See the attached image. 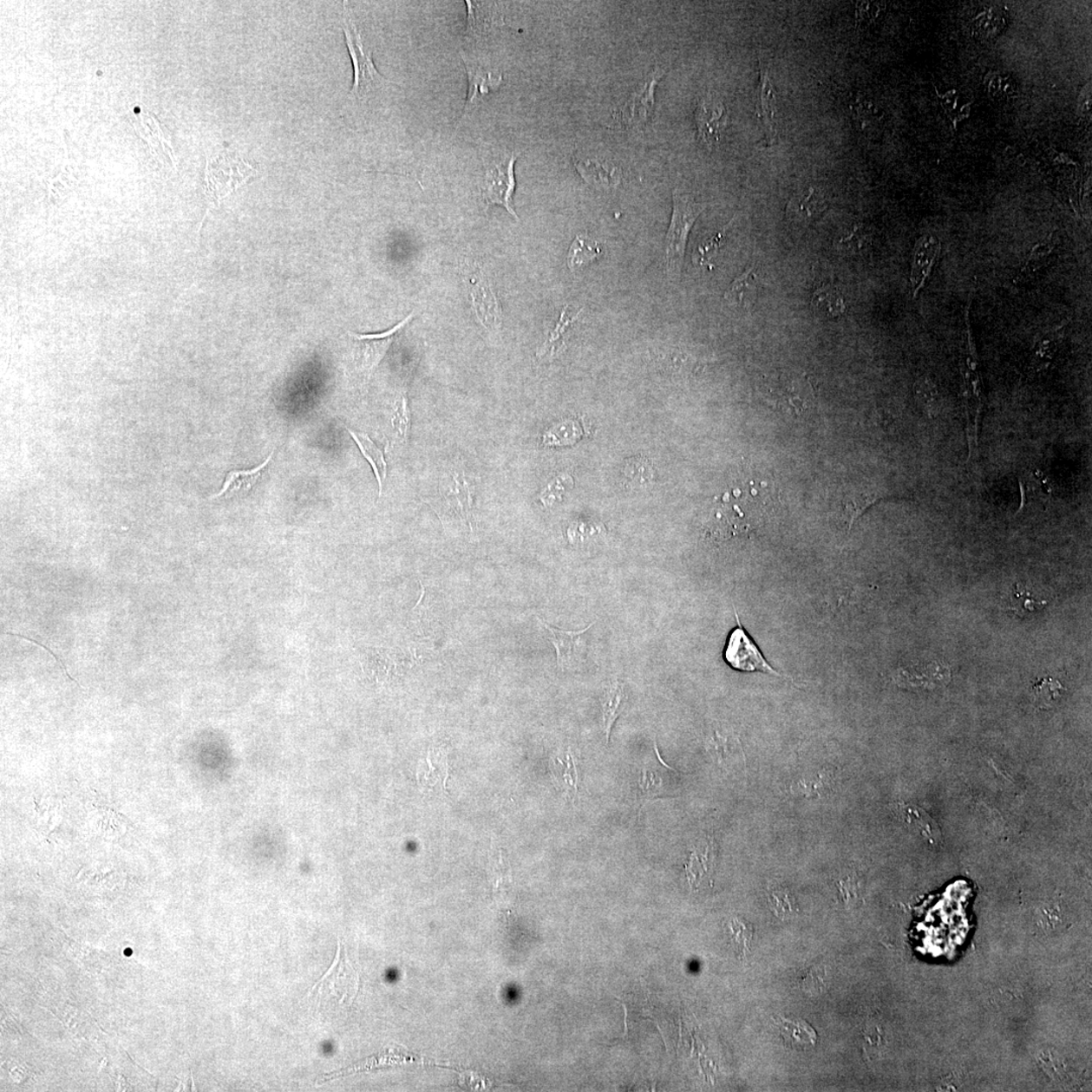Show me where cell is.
Returning a JSON list of instances; mask_svg holds the SVG:
<instances>
[{
    "label": "cell",
    "mask_w": 1092,
    "mask_h": 1092,
    "mask_svg": "<svg viewBox=\"0 0 1092 1092\" xmlns=\"http://www.w3.org/2000/svg\"><path fill=\"white\" fill-rule=\"evenodd\" d=\"M461 57L468 73V88L466 107L463 109L461 120L457 125L467 119L468 115L477 108L487 95L499 89L503 82L501 72L493 70L490 66L468 57L465 52H461Z\"/></svg>",
    "instance_id": "9"
},
{
    "label": "cell",
    "mask_w": 1092,
    "mask_h": 1092,
    "mask_svg": "<svg viewBox=\"0 0 1092 1092\" xmlns=\"http://www.w3.org/2000/svg\"><path fill=\"white\" fill-rule=\"evenodd\" d=\"M359 984H361L359 975L352 967L346 951L343 949L339 942L332 966L317 982L310 994L337 997L340 1004H351L357 996Z\"/></svg>",
    "instance_id": "6"
},
{
    "label": "cell",
    "mask_w": 1092,
    "mask_h": 1092,
    "mask_svg": "<svg viewBox=\"0 0 1092 1092\" xmlns=\"http://www.w3.org/2000/svg\"><path fill=\"white\" fill-rule=\"evenodd\" d=\"M811 306L816 314L825 318H838L846 313V304L840 291L832 284L821 285L811 298Z\"/></svg>",
    "instance_id": "29"
},
{
    "label": "cell",
    "mask_w": 1092,
    "mask_h": 1092,
    "mask_svg": "<svg viewBox=\"0 0 1092 1092\" xmlns=\"http://www.w3.org/2000/svg\"><path fill=\"white\" fill-rule=\"evenodd\" d=\"M573 164L581 178L592 186L610 189L620 183L621 174L618 168L590 160H573Z\"/></svg>",
    "instance_id": "22"
},
{
    "label": "cell",
    "mask_w": 1092,
    "mask_h": 1092,
    "mask_svg": "<svg viewBox=\"0 0 1092 1092\" xmlns=\"http://www.w3.org/2000/svg\"><path fill=\"white\" fill-rule=\"evenodd\" d=\"M1047 604V601L1036 600L1029 590L1023 588L1021 585H1017L1011 592L1009 608L1017 615L1026 616L1043 608Z\"/></svg>",
    "instance_id": "36"
},
{
    "label": "cell",
    "mask_w": 1092,
    "mask_h": 1092,
    "mask_svg": "<svg viewBox=\"0 0 1092 1092\" xmlns=\"http://www.w3.org/2000/svg\"><path fill=\"white\" fill-rule=\"evenodd\" d=\"M826 210L825 201L819 192L809 188L808 193L793 198L787 206V215L798 223H808Z\"/></svg>",
    "instance_id": "26"
},
{
    "label": "cell",
    "mask_w": 1092,
    "mask_h": 1092,
    "mask_svg": "<svg viewBox=\"0 0 1092 1092\" xmlns=\"http://www.w3.org/2000/svg\"><path fill=\"white\" fill-rule=\"evenodd\" d=\"M1063 690V685H1061L1056 680H1041L1038 683V685L1034 688L1035 701L1036 705L1042 707V709H1049V707H1051L1057 703V700L1061 696V691Z\"/></svg>",
    "instance_id": "39"
},
{
    "label": "cell",
    "mask_w": 1092,
    "mask_h": 1092,
    "mask_svg": "<svg viewBox=\"0 0 1092 1092\" xmlns=\"http://www.w3.org/2000/svg\"><path fill=\"white\" fill-rule=\"evenodd\" d=\"M516 151L499 154L485 163V178L481 193L487 206H501L517 221L520 218L514 209L513 195L516 188L515 162L520 157Z\"/></svg>",
    "instance_id": "4"
},
{
    "label": "cell",
    "mask_w": 1092,
    "mask_h": 1092,
    "mask_svg": "<svg viewBox=\"0 0 1092 1092\" xmlns=\"http://www.w3.org/2000/svg\"><path fill=\"white\" fill-rule=\"evenodd\" d=\"M469 294L477 318L487 330H498L502 326V306L490 279L481 271H473L468 278Z\"/></svg>",
    "instance_id": "10"
},
{
    "label": "cell",
    "mask_w": 1092,
    "mask_h": 1092,
    "mask_svg": "<svg viewBox=\"0 0 1092 1092\" xmlns=\"http://www.w3.org/2000/svg\"><path fill=\"white\" fill-rule=\"evenodd\" d=\"M673 215L664 243L667 271L670 278H679L684 265L689 234L696 219L705 209L695 203L689 195L675 189L673 192Z\"/></svg>",
    "instance_id": "1"
},
{
    "label": "cell",
    "mask_w": 1092,
    "mask_h": 1092,
    "mask_svg": "<svg viewBox=\"0 0 1092 1092\" xmlns=\"http://www.w3.org/2000/svg\"><path fill=\"white\" fill-rule=\"evenodd\" d=\"M600 255L599 243L588 234L578 235L567 254V265L572 272H576L599 258Z\"/></svg>",
    "instance_id": "30"
},
{
    "label": "cell",
    "mask_w": 1092,
    "mask_h": 1092,
    "mask_svg": "<svg viewBox=\"0 0 1092 1092\" xmlns=\"http://www.w3.org/2000/svg\"><path fill=\"white\" fill-rule=\"evenodd\" d=\"M626 703L627 694L624 683L618 678L610 680L602 697L603 728L607 742L613 725L624 712Z\"/></svg>",
    "instance_id": "20"
},
{
    "label": "cell",
    "mask_w": 1092,
    "mask_h": 1092,
    "mask_svg": "<svg viewBox=\"0 0 1092 1092\" xmlns=\"http://www.w3.org/2000/svg\"><path fill=\"white\" fill-rule=\"evenodd\" d=\"M732 222H734V219H731V221L721 231H718L717 233L712 235L709 238V239H706L700 244L696 252H695L693 255V261L695 264L700 266L709 267L710 270H712L713 259L716 258L719 249H721L722 244L725 239V236H727L728 229H729Z\"/></svg>",
    "instance_id": "34"
},
{
    "label": "cell",
    "mask_w": 1092,
    "mask_h": 1092,
    "mask_svg": "<svg viewBox=\"0 0 1092 1092\" xmlns=\"http://www.w3.org/2000/svg\"><path fill=\"white\" fill-rule=\"evenodd\" d=\"M441 491L449 507L459 513L463 520L471 524L473 500L466 474L455 471L445 475L441 483Z\"/></svg>",
    "instance_id": "14"
},
{
    "label": "cell",
    "mask_w": 1092,
    "mask_h": 1092,
    "mask_svg": "<svg viewBox=\"0 0 1092 1092\" xmlns=\"http://www.w3.org/2000/svg\"><path fill=\"white\" fill-rule=\"evenodd\" d=\"M1066 331L1067 324L1063 323V325L1042 334L1036 339L1030 361L1029 369L1032 374H1040L1051 365L1061 344L1063 343Z\"/></svg>",
    "instance_id": "17"
},
{
    "label": "cell",
    "mask_w": 1092,
    "mask_h": 1092,
    "mask_svg": "<svg viewBox=\"0 0 1092 1092\" xmlns=\"http://www.w3.org/2000/svg\"><path fill=\"white\" fill-rule=\"evenodd\" d=\"M915 396L926 412L935 413L938 407V392L936 383L930 377L919 378L914 387Z\"/></svg>",
    "instance_id": "37"
},
{
    "label": "cell",
    "mask_w": 1092,
    "mask_h": 1092,
    "mask_svg": "<svg viewBox=\"0 0 1092 1092\" xmlns=\"http://www.w3.org/2000/svg\"><path fill=\"white\" fill-rule=\"evenodd\" d=\"M209 163L207 169V191L213 203L221 200L252 178L258 170L242 160L219 157Z\"/></svg>",
    "instance_id": "7"
},
{
    "label": "cell",
    "mask_w": 1092,
    "mask_h": 1092,
    "mask_svg": "<svg viewBox=\"0 0 1092 1092\" xmlns=\"http://www.w3.org/2000/svg\"><path fill=\"white\" fill-rule=\"evenodd\" d=\"M344 12L343 27L353 69H355V82H353L350 96L363 100L371 91L393 82L388 81L376 70L374 59H372V52L364 45L363 36L358 32L345 5Z\"/></svg>",
    "instance_id": "2"
},
{
    "label": "cell",
    "mask_w": 1092,
    "mask_h": 1092,
    "mask_svg": "<svg viewBox=\"0 0 1092 1092\" xmlns=\"http://www.w3.org/2000/svg\"><path fill=\"white\" fill-rule=\"evenodd\" d=\"M776 1026L780 1039L782 1040L784 1045L796 1051L810 1050L819 1041L816 1030L801 1018L781 1017L778 1018Z\"/></svg>",
    "instance_id": "15"
},
{
    "label": "cell",
    "mask_w": 1092,
    "mask_h": 1092,
    "mask_svg": "<svg viewBox=\"0 0 1092 1092\" xmlns=\"http://www.w3.org/2000/svg\"><path fill=\"white\" fill-rule=\"evenodd\" d=\"M493 863H494L493 874H494V877H495V883H499L500 881L502 882L503 878H507L508 879L510 869H509L508 864L504 861V859L502 857V853H499L497 861L496 862L494 861Z\"/></svg>",
    "instance_id": "46"
},
{
    "label": "cell",
    "mask_w": 1092,
    "mask_h": 1092,
    "mask_svg": "<svg viewBox=\"0 0 1092 1092\" xmlns=\"http://www.w3.org/2000/svg\"><path fill=\"white\" fill-rule=\"evenodd\" d=\"M870 243L871 238L868 232L861 226H856L849 235L841 238L837 244V248L846 253L861 254L870 247Z\"/></svg>",
    "instance_id": "38"
},
{
    "label": "cell",
    "mask_w": 1092,
    "mask_h": 1092,
    "mask_svg": "<svg viewBox=\"0 0 1092 1092\" xmlns=\"http://www.w3.org/2000/svg\"><path fill=\"white\" fill-rule=\"evenodd\" d=\"M938 97L941 99L945 112L947 113L950 120L953 121L954 127H956L960 121L968 117L970 112V103H965V105L960 106V95L958 94L956 90L949 91V93L945 95H938Z\"/></svg>",
    "instance_id": "43"
},
{
    "label": "cell",
    "mask_w": 1092,
    "mask_h": 1092,
    "mask_svg": "<svg viewBox=\"0 0 1092 1092\" xmlns=\"http://www.w3.org/2000/svg\"><path fill=\"white\" fill-rule=\"evenodd\" d=\"M758 115L762 125L771 138L775 135L774 129V113H775V91L772 87L770 79L768 77V72L761 69L760 87H759V101H758Z\"/></svg>",
    "instance_id": "32"
},
{
    "label": "cell",
    "mask_w": 1092,
    "mask_h": 1092,
    "mask_svg": "<svg viewBox=\"0 0 1092 1092\" xmlns=\"http://www.w3.org/2000/svg\"><path fill=\"white\" fill-rule=\"evenodd\" d=\"M412 313L389 330L376 334L349 332L352 340L351 365L353 371L363 383L369 382L386 356L390 345L405 330L414 319Z\"/></svg>",
    "instance_id": "3"
},
{
    "label": "cell",
    "mask_w": 1092,
    "mask_h": 1092,
    "mask_svg": "<svg viewBox=\"0 0 1092 1092\" xmlns=\"http://www.w3.org/2000/svg\"><path fill=\"white\" fill-rule=\"evenodd\" d=\"M772 901L774 907L778 911V914L785 915L793 912L788 893H775L772 895Z\"/></svg>",
    "instance_id": "45"
},
{
    "label": "cell",
    "mask_w": 1092,
    "mask_h": 1092,
    "mask_svg": "<svg viewBox=\"0 0 1092 1092\" xmlns=\"http://www.w3.org/2000/svg\"><path fill=\"white\" fill-rule=\"evenodd\" d=\"M468 22L466 34L474 40H484L494 28L502 26L503 16L496 3L466 2Z\"/></svg>",
    "instance_id": "13"
},
{
    "label": "cell",
    "mask_w": 1092,
    "mask_h": 1092,
    "mask_svg": "<svg viewBox=\"0 0 1092 1092\" xmlns=\"http://www.w3.org/2000/svg\"><path fill=\"white\" fill-rule=\"evenodd\" d=\"M572 480L569 474H560L555 478L552 483H549L544 492L541 493L540 499L542 504L546 507H551L553 504L559 502L566 493L572 487Z\"/></svg>",
    "instance_id": "41"
},
{
    "label": "cell",
    "mask_w": 1092,
    "mask_h": 1092,
    "mask_svg": "<svg viewBox=\"0 0 1092 1092\" xmlns=\"http://www.w3.org/2000/svg\"><path fill=\"white\" fill-rule=\"evenodd\" d=\"M273 457L272 453L268 455L265 462L252 469H242V471H231L226 475V480L222 490L212 498L216 499L226 495H233L236 493H247L252 491L258 485L262 474Z\"/></svg>",
    "instance_id": "23"
},
{
    "label": "cell",
    "mask_w": 1092,
    "mask_h": 1092,
    "mask_svg": "<svg viewBox=\"0 0 1092 1092\" xmlns=\"http://www.w3.org/2000/svg\"><path fill=\"white\" fill-rule=\"evenodd\" d=\"M901 687L936 688L948 684L950 670L942 664H931L925 668L900 669L894 677Z\"/></svg>",
    "instance_id": "16"
},
{
    "label": "cell",
    "mask_w": 1092,
    "mask_h": 1092,
    "mask_svg": "<svg viewBox=\"0 0 1092 1092\" xmlns=\"http://www.w3.org/2000/svg\"><path fill=\"white\" fill-rule=\"evenodd\" d=\"M758 284L756 267H749L732 282L729 290L725 291L724 300L738 308L752 307L758 297Z\"/></svg>",
    "instance_id": "21"
},
{
    "label": "cell",
    "mask_w": 1092,
    "mask_h": 1092,
    "mask_svg": "<svg viewBox=\"0 0 1092 1092\" xmlns=\"http://www.w3.org/2000/svg\"><path fill=\"white\" fill-rule=\"evenodd\" d=\"M1090 101L1091 100H1090V90H1089V93H1083V95H1082L1081 96V101H1079V108L1082 109V112L1088 114L1090 111Z\"/></svg>",
    "instance_id": "47"
},
{
    "label": "cell",
    "mask_w": 1092,
    "mask_h": 1092,
    "mask_svg": "<svg viewBox=\"0 0 1092 1092\" xmlns=\"http://www.w3.org/2000/svg\"><path fill=\"white\" fill-rule=\"evenodd\" d=\"M826 982L825 971H822L820 968H814L809 970L805 978H802V988L807 992H809L811 996H814V994L817 996V994L822 992L823 987H826Z\"/></svg>",
    "instance_id": "44"
},
{
    "label": "cell",
    "mask_w": 1092,
    "mask_h": 1092,
    "mask_svg": "<svg viewBox=\"0 0 1092 1092\" xmlns=\"http://www.w3.org/2000/svg\"><path fill=\"white\" fill-rule=\"evenodd\" d=\"M539 621L547 631L549 640L557 651L559 667L566 670L575 666L583 657L585 648V633L594 624L579 631H566L548 625L544 620L539 619Z\"/></svg>",
    "instance_id": "12"
},
{
    "label": "cell",
    "mask_w": 1092,
    "mask_h": 1092,
    "mask_svg": "<svg viewBox=\"0 0 1092 1092\" xmlns=\"http://www.w3.org/2000/svg\"><path fill=\"white\" fill-rule=\"evenodd\" d=\"M390 421H392V426L396 437L398 438L402 443H405L407 441L409 430H410L411 425V413L410 409H409L407 395L405 392H401L398 396H396L393 406L392 420Z\"/></svg>",
    "instance_id": "35"
},
{
    "label": "cell",
    "mask_w": 1092,
    "mask_h": 1092,
    "mask_svg": "<svg viewBox=\"0 0 1092 1092\" xmlns=\"http://www.w3.org/2000/svg\"><path fill=\"white\" fill-rule=\"evenodd\" d=\"M1056 249L1057 239L1053 235L1036 244L1015 278V284L1023 285L1032 282L1050 264Z\"/></svg>",
    "instance_id": "18"
},
{
    "label": "cell",
    "mask_w": 1092,
    "mask_h": 1092,
    "mask_svg": "<svg viewBox=\"0 0 1092 1092\" xmlns=\"http://www.w3.org/2000/svg\"><path fill=\"white\" fill-rule=\"evenodd\" d=\"M729 931L731 932L732 944H734L737 954L746 957L753 939V927L749 925L746 921L734 919L729 923Z\"/></svg>",
    "instance_id": "40"
},
{
    "label": "cell",
    "mask_w": 1092,
    "mask_h": 1092,
    "mask_svg": "<svg viewBox=\"0 0 1092 1092\" xmlns=\"http://www.w3.org/2000/svg\"><path fill=\"white\" fill-rule=\"evenodd\" d=\"M883 498V493L878 487H860L858 489L852 490L847 494L844 499V516L847 527L852 528L853 524L861 516L870 506L879 501Z\"/></svg>",
    "instance_id": "24"
},
{
    "label": "cell",
    "mask_w": 1092,
    "mask_h": 1092,
    "mask_svg": "<svg viewBox=\"0 0 1092 1092\" xmlns=\"http://www.w3.org/2000/svg\"><path fill=\"white\" fill-rule=\"evenodd\" d=\"M581 435V429L575 421H564L546 431L544 435V444L548 447L570 445L575 443Z\"/></svg>",
    "instance_id": "33"
},
{
    "label": "cell",
    "mask_w": 1092,
    "mask_h": 1092,
    "mask_svg": "<svg viewBox=\"0 0 1092 1092\" xmlns=\"http://www.w3.org/2000/svg\"><path fill=\"white\" fill-rule=\"evenodd\" d=\"M581 312L582 311H579V312L576 315H572L570 308L567 306L561 311L557 325H555L553 331L548 334L545 343L540 346V349L538 351V357L539 359H553L558 357L561 352L566 350V346L565 334L567 330H569V328L573 324V323L579 319Z\"/></svg>",
    "instance_id": "25"
},
{
    "label": "cell",
    "mask_w": 1092,
    "mask_h": 1092,
    "mask_svg": "<svg viewBox=\"0 0 1092 1092\" xmlns=\"http://www.w3.org/2000/svg\"><path fill=\"white\" fill-rule=\"evenodd\" d=\"M553 774L558 786L566 793V797L572 801H575L578 793V772L575 756L571 749L555 756L553 762Z\"/></svg>",
    "instance_id": "27"
},
{
    "label": "cell",
    "mask_w": 1092,
    "mask_h": 1092,
    "mask_svg": "<svg viewBox=\"0 0 1092 1092\" xmlns=\"http://www.w3.org/2000/svg\"><path fill=\"white\" fill-rule=\"evenodd\" d=\"M985 87L990 94L997 97H1011L1017 93V85L1014 79L1010 76L998 75V73H990L984 81Z\"/></svg>",
    "instance_id": "42"
},
{
    "label": "cell",
    "mask_w": 1092,
    "mask_h": 1092,
    "mask_svg": "<svg viewBox=\"0 0 1092 1092\" xmlns=\"http://www.w3.org/2000/svg\"><path fill=\"white\" fill-rule=\"evenodd\" d=\"M736 627L730 632L723 651V658L729 666L740 672L766 673L780 678L790 679L775 670L766 660L748 632L743 630L740 618L736 611Z\"/></svg>",
    "instance_id": "5"
},
{
    "label": "cell",
    "mask_w": 1092,
    "mask_h": 1092,
    "mask_svg": "<svg viewBox=\"0 0 1092 1092\" xmlns=\"http://www.w3.org/2000/svg\"><path fill=\"white\" fill-rule=\"evenodd\" d=\"M347 431L350 432L353 441L356 442L358 448L361 449L362 454L364 456V459L370 463L372 471H374L378 483V487H380L381 497L383 494V481L387 479L388 474V465L382 449L378 448L377 445L371 441L369 436L365 435V433L353 431L349 428H347Z\"/></svg>",
    "instance_id": "28"
},
{
    "label": "cell",
    "mask_w": 1092,
    "mask_h": 1092,
    "mask_svg": "<svg viewBox=\"0 0 1092 1092\" xmlns=\"http://www.w3.org/2000/svg\"><path fill=\"white\" fill-rule=\"evenodd\" d=\"M728 111L722 101L711 96L701 100L695 112V121L701 141L709 147L718 144L728 125Z\"/></svg>",
    "instance_id": "11"
},
{
    "label": "cell",
    "mask_w": 1092,
    "mask_h": 1092,
    "mask_svg": "<svg viewBox=\"0 0 1092 1092\" xmlns=\"http://www.w3.org/2000/svg\"><path fill=\"white\" fill-rule=\"evenodd\" d=\"M939 252V242L936 237L925 236L920 238L918 242L917 249H915L912 283L914 295H918L919 291L924 288L925 280L929 278L933 265Z\"/></svg>",
    "instance_id": "19"
},
{
    "label": "cell",
    "mask_w": 1092,
    "mask_h": 1092,
    "mask_svg": "<svg viewBox=\"0 0 1092 1092\" xmlns=\"http://www.w3.org/2000/svg\"><path fill=\"white\" fill-rule=\"evenodd\" d=\"M664 75V70L656 66L642 88L634 91L615 113L616 121L627 128H638L648 123L650 115L654 112L656 88Z\"/></svg>",
    "instance_id": "8"
},
{
    "label": "cell",
    "mask_w": 1092,
    "mask_h": 1092,
    "mask_svg": "<svg viewBox=\"0 0 1092 1092\" xmlns=\"http://www.w3.org/2000/svg\"><path fill=\"white\" fill-rule=\"evenodd\" d=\"M1005 20L1006 16L999 8L984 10L974 20L973 34L984 40L997 38L1005 27Z\"/></svg>",
    "instance_id": "31"
}]
</instances>
